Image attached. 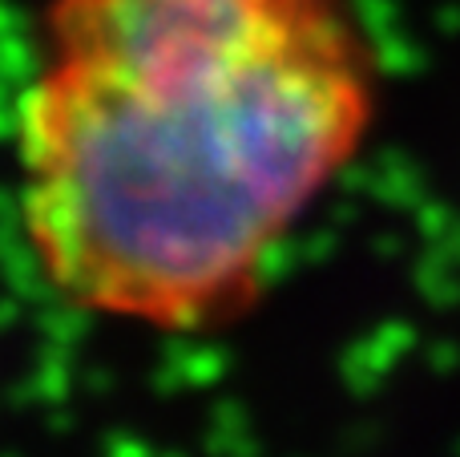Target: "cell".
Returning a JSON list of instances; mask_svg holds the SVG:
<instances>
[{"mask_svg":"<svg viewBox=\"0 0 460 457\" xmlns=\"http://www.w3.org/2000/svg\"><path fill=\"white\" fill-rule=\"evenodd\" d=\"M376 110L351 0H49L16 97L29 251L77 312L226 324Z\"/></svg>","mask_w":460,"mask_h":457,"instance_id":"obj_1","label":"cell"}]
</instances>
